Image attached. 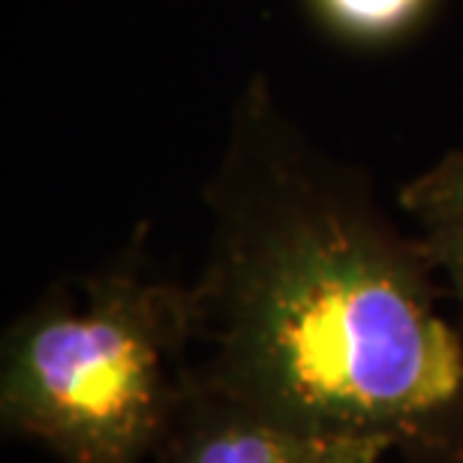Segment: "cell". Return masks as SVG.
Segmentation results:
<instances>
[{
    "label": "cell",
    "instance_id": "1",
    "mask_svg": "<svg viewBox=\"0 0 463 463\" xmlns=\"http://www.w3.org/2000/svg\"><path fill=\"white\" fill-rule=\"evenodd\" d=\"M190 367L286 421L463 463V328L415 232L250 79L205 187Z\"/></svg>",
    "mask_w": 463,
    "mask_h": 463
},
{
    "label": "cell",
    "instance_id": "2",
    "mask_svg": "<svg viewBox=\"0 0 463 463\" xmlns=\"http://www.w3.org/2000/svg\"><path fill=\"white\" fill-rule=\"evenodd\" d=\"M193 358L190 289L156 277L145 226L49 286L0 344V430L58 463H151Z\"/></svg>",
    "mask_w": 463,
    "mask_h": 463
},
{
    "label": "cell",
    "instance_id": "3",
    "mask_svg": "<svg viewBox=\"0 0 463 463\" xmlns=\"http://www.w3.org/2000/svg\"><path fill=\"white\" fill-rule=\"evenodd\" d=\"M151 463H397L385 439L286 421L187 373Z\"/></svg>",
    "mask_w": 463,
    "mask_h": 463
},
{
    "label": "cell",
    "instance_id": "4",
    "mask_svg": "<svg viewBox=\"0 0 463 463\" xmlns=\"http://www.w3.org/2000/svg\"><path fill=\"white\" fill-rule=\"evenodd\" d=\"M397 202L463 319V147L406 181Z\"/></svg>",
    "mask_w": 463,
    "mask_h": 463
},
{
    "label": "cell",
    "instance_id": "5",
    "mask_svg": "<svg viewBox=\"0 0 463 463\" xmlns=\"http://www.w3.org/2000/svg\"><path fill=\"white\" fill-rule=\"evenodd\" d=\"M430 4L433 0H310L331 33L361 45L401 40L424 22Z\"/></svg>",
    "mask_w": 463,
    "mask_h": 463
}]
</instances>
